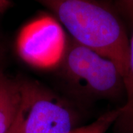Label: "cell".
Segmentation results:
<instances>
[{"label":"cell","mask_w":133,"mask_h":133,"mask_svg":"<svg viewBox=\"0 0 133 133\" xmlns=\"http://www.w3.org/2000/svg\"><path fill=\"white\" fill-rule=\"evenodd\" d=\"M59 65L66 84L81 97L112 98L125 91L124 78L114 63L72 38L66 42Z\"/></svg>","instance_id":"2"},{"label":"cell","mask_w":133,"mask_h":133,"mask_svg":"<svg viewBox=\"0 0 133 133\" xmlns=\"http://www.w3.org/2000/svg\"><path fill=\"white\" fill-rule=\"evenodd\" d=\"M22 107L19 112V114L16 120L12 127L10 129V130L7 133H20L21 132V125H22Z\"/></svg>","instance_id":"8"},{"label":"cell","mask_w":133,"mask_h":133,"mask_svg":"<svg viewBox=\"0 0 133 133\" xmlns=\"http://www.w3.org/2000/svg\"><path fill=\"white\" fill-rule=\"evenodd\" d=\"M20 133H70L74 129L73 111L50 91L38 83L22 81Z\"/></svg>","instance_id":"3"},{"label":"cell","mask_w":133,"mask_h":133,"mask_svg":"<svg viewBox=\"0 0 133 133\" xmlns=\"http://www.w3.org/2000/svg\"><path fill=\"white\" fill-rule=\"evenodd\" d=\"M121 113V107L109 111L100 116L90 124L79 128H75L70 133H106L108 129L115 124Z\"/></svg>","instance_id":"7"},{"label":"cell","mask_w":133,"mask_h":133,"mask_svg":"<svg viewBox=\"0 0 133 133\" xmlns=\"http://www.w3.org/2000/svg\"><path fill=\"white\" fill-rule=\"evenodd\" d=\"M56 16L76 42L109 59L123 78L128 66L129 40L121 19L104 4L86 0L39 1Z\"/></svg>","instance_id":"1"},{"label":"cell","mask_w":133,"mask_h":133,"mask_svg":"<svg viewBox=\"0 0 133 133\" xmlns=\"http://www.w3.org/2000/svg\"><path fill=\"white\" fill-rule=\"evenodd\" d=\"M66 40L60 23L42 16L21 29L16 38L20 58L30 65L49 69L58 66L65 52Z\"/></svg>","instance_id":"4"},{"label":"cell","mask_w":133,"mask_h":133,"mask_svg":"<svg viewBox=\"0 0 133 133\" xmlns=\"http://www.w3.org/2000/svg\"><path fill=\"white\" fill-rule=\"evenodd\" d=\"M11 2L7 0H0V15L3 14L11 5Z\"/></svg>","instance_id":"9"},{"label":"cell","mask_w":133,"mask_h":133,"mask_svg":"<svg viewBox=\"0 0 133 133\" xmlns=\"http://www.w3.org/2000/svg\"><path fill=\"white\" fill-rule=\"evenodd\" d=\"M133 24V1L118 2ZM124 89L127 95L126 103L121 107V113L115 122V133H133V32L129 40L128 66L124 78Z\"/></svg>","instance_id":"6"},{"label":"cell","mask_w":133,"mask_h":133,"mask_svg":"<svg viewBox=\"0 0 133 133\" xmlns=\"http://www.w3.org/2000/svg\"><path fill=\"white\" fill-rule=\"evenodd\" d=\"M22 98V81L12 78L0 70V133H7L14 125Z\"/></svg>","instance_id":"5"},{"label":"cell","mask_w":133,"mask_h":133,"mask_svg":"<svg viewBox=\"0 0 133 133\" xmlns=\"http://www.w3.org/2000/svg\"><path fill=\"white\" fill-rule=\"evenodd\" d=\"M5 56V49L2 44H0V64L3 62Z\"/></svg>","instance_id":"10"}]
</instances>
